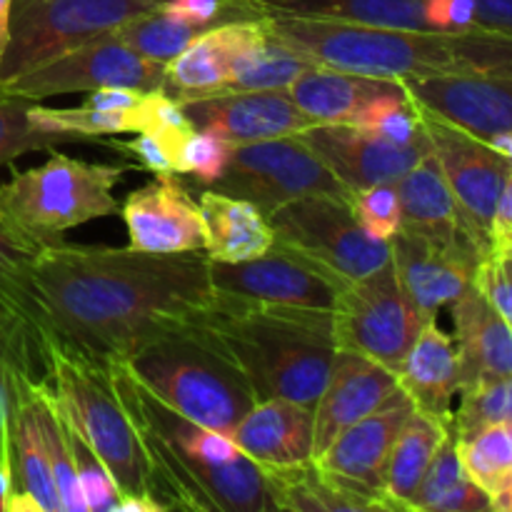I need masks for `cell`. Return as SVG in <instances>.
<instances>
[{
    "label": "cell",
    "instance_id": "816d5d0a",
    "mask_svg": "<svg viewBox=\"0 0 512 512\" xmlns=\"http://www.w3.org/2000/svg\"><path fill=\"white\" fill-rule=\"evenodd\" d=\"M490 503H493V510L512 512V473L503 480V483H500V488L495 490Z\"/></svg>",
    "mask_w": 512,
    "mask_h": 512
},
{
    "label": "cell",
    "instance_id": "83f0119b",
    "mask_svg": "<svg viewBox=\"0 0 512 512\" xmlns=\"http://www.w3.org/2000/svg\"><path fill=\"white\" fill-rule=\"evenodd\" d=\"M403 210L400 228L433 235L440 240H470L460 220L458 203L453 198L443 168L435 153H425L403 178L395 183Z\"/></svg>",
    "mask_w": 512,
    "mask_h": 512
},
{
    "label": "cell",
    "instance_id": "52a82bcc",
    "mask_svg": "<svg viewBox=\"0 0 512 512\" xmlns=\"http://www.w3.org/2000/svg\"><path fill=\"white\" fill-rule=\"evenodd\" d=\"M133 163H88L53 153L43 165L0 183V225L30 255L58 245L88 220L120 213L115 185Z\"/></svg>",
    "mask_w": 512,
    "mask_h": 512
},
{
    "label": "cell",
    "instance_id": "8d00e7d4",
    "mask_svg": "<svg viewBox=\"0 0 512 512\" xmlns=\"http://www.w3.org/2000/svg\"><path fill=\"white\" fill-rule=\"evenodd\" d=\"M458 453L468 478L493 498L512 473V425H485L463 435L458 438Z\"/></svg>",
    "mask_w": 512,
    "mask_h": 512
},
{
    "label": "cell",
    "instance_id": "cb8c5ba5",
    "mask_svg": "<svg viewBox=\"0 0 512 512\" xmlns=\"http://www.w3.org/2000/svg\"><path fill=\"white\" fill-rule=\"evenodd\" d=\"M265 15L255 20L205 28L165 63V90L175 98L215 93L228 85L230 68L243 55V50L263 33Z\"/></svg>",
    "mask_w": 512,
    "mask_h": 512
},
{
    "label": "cell",
    "instance_id": "bcb514c9",
    "mask_svg": "<svg viewBox=\"0 0 512 512\" xmlns=\"http://www.w3.org/2000/svg\"><path fill=\"white\" fill-rule=\"evenodd\" d=\"M105 145L118 150L123 158H133L135 168H145L150 173H178L180 175V158L158 133L143 130L130 140H105Z\"/></svg>",
    "mask_w": 512,
    "mask_h": 512
},
{
    "label": "cell",
    "instance_id": "7bdbcfd3",
    "mask_svg": "<svg viewBox=\"0 0 512 512\" xmlns=\"http://www.w3.org/2000/svg\"><path fill=\"white\" fill-rule=\"evenodd\" d=\"M70 425V450H73L75 460V473H78L80 490H83L85 505L88 512H113L115 505L120 500V490L115 485V480L110 478V473L105 470V465L100 463L98 455L88 448L83 438L78 435V430Z\"/></svg>",
    "mask_w": 512,
    "mask_h": 512
},
{
    "label": "cell",
    "instance_id": "2e32d148",
    "mask_svg": "<svg viewBox=\"0 0 512 512\" xmlns=\"http://www.w3.org/2000/svg\"><path fill=\"white\" fill-rule=\"evenodd\" d=\"M390 243V265L405 293L430 318L475 283L488 255L473 240H440L400 228Z\"/></svg>",
    "mask_w": 512,
    "mask_h": 512
},
{
    "label": "cell",
    "instance_id": "f1b7e54d",
    "mask_svg": "<svg viewBox=\"0 0 512 512\" xmlns=\"http://www.w3.org/2000/svg\"><path fill=\"white\" fill-rule=\"evenodd\" d=\"M395 83L398 80L313 65L285 93L313 123H348L373 95L393 88Z\"/></svg>",
    "mask_w": 512,
    "mask_h": 512
},
{
    "label": "cell",
    "instance_id": "ab89813d",
    "mask_svg": "<svg viewBox=\"0 0 512 512\" xmlns=\"http://www.w3.org/2000/svg\"><path fill=\"white\" fill-rule=\"evenodd\" d=\"M198 33L200 28L168 15L160 8V3L158 8L128 20V23H123L115 30V35H118L125 45H130L135 53L163 65L168 63V60H173Z\"/></svg>",
    "mask_w": 512,
    "mask_h": 512
},
{
    "label": "cell",
    "instance_id": "f5cc1de1",
    "mask_svg": "<svg viewBox=\"0 0 512 512\" xmlns=\"http://www.w3.org/2000/svg\"><path fill=\"white\" fill-rule=\"evenodd\" d=\"M10 5L13 0H0V58H3L5 43H8V23H10Z\"/></svg>",
    "mask_w": 512,
    "mask_h": 512
},
{
    "label": "cell",
    "instance_id": "9c48e42d",
    "mask_svg": "<svg viewBox=\"0 0 512 512\" xmlns=\"http://www.w3.org/2000/svg\"><path fill=\"white\" fill-rule=\"evenodd\" d=\"M268 223L275 233V245L345 283L365 278L390 260L388 240L365 233L348 198L305 195L273 210Z\"/></svg>",
    "mask_w": 512,
    "mask_h": 512
},
{
    "label": "cell",
    "instance_id": "ba28073f",
    "mask_svg": "<svg viewBox=\"0 0 512 512\" xmlns=\"http://www.w3.org/2000/svg\"><path fill=\"white\" fill-rule=\"evenodd\" d=\"M160 0H13L0 80L20 78L58 55L113 33Z\"/></svg>",
    "mask_w": 512,
    "mask_h": 512
},
{
    "label": "cell",
    "instance_id": "1f68e13d",
    "mask_svg": "<svg viewBox=\"0 0 512 512\" xmlns=\"http://www.w3.org/2000/svg\"><path fill=\"white\" fill-rule=\"evenodd\" d=\"M265 15L343 20V23L385 25V28L433 30L425 0H248Z\"/></svg>",
    "mask_w": 512,
    "mask_h": 512
},
{
    "label": "cell",
    "instance_id": "ee69618b",
    "mask_svg": "<svg viewBox=\"0 0 512 512\" xmlns=\"http://www.w3.org/2000/svg\"><path fill=\"white\" fill-rule=\"evenodd\" d=\"M38 350L40 345L30 325L20 315L0 308V463H8L5 450V398H8V370L18 355Z\"/></svg>",
    "mask_w": 512,
    "mask_h": 512
},
{
    "label": "cell",
    "instance_id": "44dd1931",
    "mask_svg": "<svg viewBox=\"0 0 512 512\" xmlns=\"http://www.w3.org/2000/svg\"><path fill=\"white\" fill-rule=\"evenodd\" d=\"M178 100L195 130L230 145L298 135L315 125L285 90H215Z\"/></svg>",
    "mask_w": 512,
    "mask_h": 512
},
{
    "label": "cell",
    "instance_id": "f35d334b",
    "mask_svg": "<svg viewBox=\"0 0 512 512\" xmlns=\"http://www.w3.org/2000/svg\"><path fill=\"white\" fill-rule=\"evenodd\" d=\"M30 260H33V255L20 248L10 238L8 230L0 225V308L20 315L30 325V330L35 333L40 345V340L48 335V330H45L43 315H40L38 308V298H35Z\"/></svg>",
    "mask_w": 512,
    "mask_h": 512
},
{
    "label": "cell",
    "instance_id": "603a6c76",
    "mask_svg": "<svg viewBox=\"0 0 512 512\" xmlns=\"http://www.w3.org/2000/svg\"><path fill=\"white\" fill-rule=\"evenodd\" d=\"M450 310L460 358V390L512 375V328L483 290L473 283L450 303Z\"/></svg>",
    "mask_w": 512,
    "mask_h": 512
},
{
    "label": "cell",
    "instance_id": "d6986e66",
    "mask_svg": "<svg viewBox=\"0 0 512 512\" xmlns=\"http://www.w3.org/2000/svg\"><path fill=\"white\" fill-rule=\"evenodd\" d=\"M410 413L413 403L405 395L388 408L350 425L313 460L345 493L368 500L375 510H385L383 490L390 453Z\"/></svg>",
    "mask_w": 512,
    "mask_h": 512
},
{
    "label": "cell",
    "instance_id": "60d3db41",
    "mask_svg": "<svg viewBox=\"0 0 512 512\" xmlns=\"http://www.w3.org/2000/svg\"><path fill=\"white\" fill-rule=\"evenodd\" d=\"M485 425H512V375L460 390V408L453 413L458 438Z\"/></svg>",
    "mask_w": 512,
    "mask_h": 512
},
{
    "label": "cell",
    "instance_id": "484cf974",
    "mask_svg": "<svg viewBox=\"0 0 512 512\" xmlns=\"http://www.w3.org/2000/svg\"><path fill=\"white\" fill-rule=\"evenodd\" d=\"M313 408L288 398H263L235 425V443L258 465L313 460Z\"/></svg>",
    "mask_w": 512,
    "mask_h": 512
},
{
    "label": "cell",
    "instance_id": "c3c4849f",
    "mask_svg": "<svg viewBox=\"0 0 512 512\" xmlns=\"http://www.w3.org/2000/svg\"><path fill=\"white\" fill-rule=\"evenodd\" d=\"M425 15L433 30L458 33L475 28V0H425Z\"/></svg>",
    "mask_w": 512,
    "mask_h": 512
},
{
    "label": "cell",
    "instance_id": "d6a6232c",
    "mask_svg": "<svg viewBox=\"0 0 512 512\" xmlns=\"http://www.w3.org/2000/svg\"><path fill=\"white\" fill-rule=\"evenodd\" d=\"M313 65L318 63L280 38L265 20L263 33L233 63L223 90H288Z\"/></svg>",
    "mask_w": 512,
    "mask_h": 512
},
{
    "label": "cell",
    "instance_id": "4316f807",
    "mask_svg": "<svg viewBox=\"0 0 512 512\" xmlns=\"http://www.w3.org/2000/svg\"><path fill=\"white\" fill-rule=\"evenodd\" d=\"M198 205L208 230L205 255L215 263H240V260L258 258L275 245L268 215L250 200L205 188L200 190Z\"/></svg>",
    "mask_w": 512,
    "mask_h": 512
},
{
    "label": "cell",
    "instance_id": "5bb4252c",
    "mask_svg": "<svg viewBox=\"0 0 512 512\" xmlns=\"http://www.w3.org/2000/svg\"><path fill=\"white\" fill-rule=\"evenodd\" d=\"M38 365L43 368L38 350H28L18 355L8 370L5 450H8L10 493L5 512H63L38 415H35L33 388Z\"/></svg>",
    "mask_w": 512,
    "mask_h": 512
},
{
    "label": "cell",
    "instance_id": "836d02e7",
    "mask_svg": "<svg viewBox=\"0 0 512 512\" xmlns=\"http://www.w3.org/2000/svg\"><path fill=\"white\" fill-rule=\"evenodd\" d=\"M410 510L420 512H483L493 510L490 495L468 478L458 453V435L450 428L440 443Z\"/></svg>",
    "mask_w": 512,
    "mask_h": 512
},
{
    "label": "cell",
    "instance_id": "681fc988",
    "mask_svg": "<svg viewBox=\"0 0 512 512\" xmlns=\"http://www.w3.org/2000/svg\"><path fill=\"white\" fill-rule=\"evenodd\" d=\"M512 250V175L500 193L498 208H495L493 230H490V253H510Z\"/></svg>",
    "mask_w": 512,
    "mask_h": 512
},
{
    "label": "cell",
    "instance_id": "74e56055",
    "mask_svg": "<svg viewBox=\"0 0 512 512\" xmlns=\"http://www.w3.org/2000/svg\"><path fill=\"white\" fill-rule=\"evenodd\" d=\"M348 125H355L360 130L388 138L393 143H415V140L425 138L423 123H420L418 103L410 98L403 83H395L393 88L383 90V93L373 95Z\"/></svg>",
    "mask_w": 512,
    "mask_h": 512
},
{
    "label": "cell",
    "instance_id": "5b68a950",
    "mask_svg": "<svg viewBox=\"0 0 512 512\" xmlns=\"http://www.w3.org/2000/svg\"><path fill=\"white\" fill-rule=\"evenodd\" d=\"M40 363L65 415L115 480L120 498L145 500L155 512H168L158 500L143 443L115 388L110 363L90 358L50 333L40 340Z\"/></svg>",
    "mask_w": 512,
    "mask_h": 512
},
{
    "label": "cell",
    "instance_id": "e575fe53",
    "mask_svg": "<svg viewBox=\"0 0 512 512\" xmlns=\"http://www.w3.org/2000/svg\"><path fill=\"white\" fill-rule=\"evenodd\" d=\"M35 415H38L40 433H43L45 453H48L50 470H53L55 488H58L60 508L63 512H88L83 490H80L78 473H75L73 450H70V425L63 405L55 398L48 378H35L33 388Z\"/></svg>",
    "mask_w": 512,
    "mask_h": 512
},
{
    "label": "cell",
    "instance_id": "9f6ffc18",
    "mask_svg": "<svg viewBox=\"0 0 512 512\" xmlns=\"http://www.w3.org/2000/svg\"><path fill=\"white\" fill-rule=\"evenodd\" d=\"M490 255H493V253H490ZM493 258H498L500 263H503V268L508 270V273L512 275V250H510V253H498V255H493Z\"/></svg>",
    "mask_w": 512,
    "mask_h": 512
},
{
    "label": "cell",
    "instance_id": "e0dca14e",
    "mask_svg": "<svg viewBox=\"0 0 512 512\" xmlns=\"http://www.w3.org/2000/svg\"><path fill=\"white\" fill-rule=\"evenodd\" d=\"M298 135L348 188V193L398 183L425 153L433 150L428 135L403 145L348 123H315Z\"/></svg>",
    "mask_w": 512,
    "mask_h": 512
},
{
    "label": "cell",
    "instance_id": "ac0fdd59",
    "mask_svg": "<svg viewBox=\"0 0 512 512\" xmlns=\"http://www.w3.org/2000/svg\"><path fill=\"white\" fill-rule=\"evenodd\" d=\"M130 248L155 255L205 253L208 230L198 200L178 173H160L120 205Z\"/></svg>",
    "mask_w": 512,
    "mask_h": 512
},
{
    "label": "cell",
    "instance_id": "f6af8a7d",
    "mask_svg": "<svg viewBox=\"0 0 512 512\" xmlns=\"http://www.w3.org/2000/svg\"><path fill=\"white\" fill-rule=\"evenodd\" d=\"M233 145L205 130H195L180 153V175H193L203 185H213L225 173Z\"/></svg>",
    "mask_w": 512,
    "mask_h": 512
},
{
    "label": "cell",
    "instance_id": "4dcf8cb0",
    "mask_svg": "<svg viewBox=\"0 0 512 512\" xmlns=\"http://www.w3.org/2000/svg\"><path fill=\"white\" fill-rule=\"evenodd\" d=\"M270 510L288 512H360L375 510L368 500L355 498L335 485L315 460L293 465H260Z\"/></svg>",
    "mask_w": 512,
    "mask_h": 512
},
{
    "label": "cell",
    "instance_id": "7a4b0ae2",
    "mask_svg": "<svg viewBox=\"0 0 512 512\" xmlns=\"http://www.w3.org/2000/svg\"><path fill=\"white\" fill-rule=\"evenodd\" d=\"M110 370L140 435L165 510H270L260 465L240 450L233 435L180 415L123 363H110Z\"/></svg>",
    "mask_w": 512,
    "mask_h": 512
},
{
    "label": "cell",
    "instance_id": "ffe728a7",
    "mask_svg": "<svg viewBox=\"0 0 512 512\" xmlns=\"http://www.w3.org/2000/svg\"><path fill=\"white\" fill-rule=\"evenodd\" d=\"M410 98L483 140L512 133V75L440 73L400 80Z\"/></svg>",
    "mask_w": 512,
    "mask_h": 512
},
{
    "label": "cell",
    "instance_id": "8fae6325",
    "mask_svg": "<svg viewBox=\"0 0 512 512\" xmlns=\"http://www.w3.org/2000/svg\"><path fill=\"white\" fill-rule=\"evenodd\" d=\"M208 188L250 200L265 215L305 195H338L350 200L348 188L325 168L300 135L233 145L228 168Z\"/></svg>",
    "mask_w": 512,
    "mask_h": 512
},
{
    "label": "cell",
    "instance_id": "6da1fadb",
    "mask_svg": "<svg viewBox=\"0 0 512 512\" xmlns=\"http://www.w3.org/2000/svg\"><path fill=\"white\" fill-rule=\"evenodd\" d=\"M30 275L45 330L103 363L128 358L165 323L215 300L205 253L155 255L63 240L33 255Z\"/></svg>",
    "mask_w": 512,
    "mask_h": 512
},
{
    "label": "cell",
    "instance_id": "d590c367",
    "mask_svg": "<svg viewBox=\"0 0 512 512\" xmlns=\"http://www.w3.org/2000/svg\"><path fill=\"white\" fill-rule=\"evenodd\" d=\"M40 100L13 93L0 80V165L13 163L15 158L33 150H55L58 145L85 143L80 135L48 130L35 118Z\"/></svg>",
    "mask_w": 512,
    "mask_h": 512
},
{
    "label": "cell",
    "instance_id": "f907efd6",
    "mask_svg": "<svg viewBox=\"0 0 512 512\" xmlns=\"http://www.w3.org/2000/svg\"><path fill=\"white\" fill-rule=\"evenodd\" d=\"M475 23L512 33V0H475Z\"/></svg>",
    "mask_w": 512,
    "mask_h": 512
},
{
    "label": "cell",
    "instance_id": "8992f818",
    "mask_svg": "<svg viewBox=\"0 0 512 512\" xmlns=\"http://www.w3.org/2000/svg\"><path fill=\"white\" fill-rule=\"evenodd\" d=\"M265 20L280 38L328 68L398 83L420 75L465 73L460 30L385 28L298 15H265Z\"/></svg>",
    "mask_w": 512,
    "mask_h": 512
},
{
    "label": "cell",
    "instance_id": "7c38bea8",
    "mask_svg": "<svg viewBox=\"0 0 512 512\" xmlns=\"http://www.w3.org/2000/svg\"><path fill=\"white\" fill-rule=\"evenodd\" d=\"M420 123L458 203L465 233L490 255V230L500 193L512 175L510 160L495 145L418 105Z\"/></svg>",
    "mask_w": 512,
    "mask_h": 512
},
{
    "label": "cell",
    "instance_id": "11a10c76",
    "mask_svg": "<svg viewBox=\"0 0 512 512\" xmlns=\"http://www.w3.org/2000/svg\"><path fill=\"white\" fill-rule=\"evenodd\" d=\"M490 145H495V148H498L500 153H503L505 158L510 160V165H512V133L498 135V138H493V140H490Z\"/></svg>",
    "mask_w": 512,
    "mask_h": 512
},
{
    "label": "cell",
    "instance_id": "d4e9b609",
    "mask_svg": "<svg viewBox=\"0 0 512 512\" xmlns=\"http://www.w3.org/2000/svg\"><path fill=\"white\" fill-rule=\"evenodd\" d=\"M395 375L415 410L453 425V398L460 393V358L455 340L440 328L438 318L425 323Z\"/></svg>",
    "mask_w": 512,
    "mask_h": 512
},
{
    "label": "cell",
    "instance_id": "277c9868",
    "mask_svg": "<svg viewBox=\"0 0 512 512\" xmlns=\"http://www.w3.org/2000/svg\"><path fill=\"white\" fill-rule=\"evenodd\" d=\"M115 363H123L165 405L220 433H233L258 403L238 360L195 315L170 320Z\"/></svg>",
    "mask_w": 512,
    "mask_h": 512
},
{
    "label": "cell",
    "instance_id": "b9f144b4",
    "mask_svg": "<svg viewBox=\"0 0 512 512\" xmlns=\"http://www.w3.org/2000/svg\"><path fill=\"white\" fill-rule=\"evenodd\" d=\"M350 208H353L355 220L373 238L390 240L403 225V210H400L395 183L355 190V193H350Z\"/></svg>",
    "mask_w": 512,
    "mask_h": 512
},
{
    "label": "cell",
    "instance_id": "7402d4cb",
    "mask_svg": "<svg viewBox=\"0 0 512 512\" xmlns=\"http://www.w3.org/2000/svg\"><path fill=\"white\" fill-rule=\"evenodd\" d=\"M400 398H405V393L393 370L353 350H338L323 393L313 408V458H318L350 425Z\"/></svg>",
    "mask_w": 512,
    "mask_h": 512
},
{
    "label": "cell",
    "instance_id": "9a60e30c",
    "mask_svg": "<svg viewBox=\"0 0 512 512\" xmlns=\"http://www.w3.org/2000/svg\"><path fill=\"white\" fill-rule=\"evenodd\" d=\"M210 280L218 295L328 313H333L335 300L345 285V280L325 273L323 268L280 245L240 263L210 260Z\"/></svg>",
    "mask_w": 512,
    "mask_h": 512
},
{
    "label": "cell",
    "instance_id": "f546056e",
    "mask_svg": "<svg viewBox=\"0 0 512 512\" xmlns=\"http://www.w3.org/2000/svg\"><path fill=\"white\" fill-rule=\"evenodd\" d=\"M453 425H445L430 415L413 408L400 428L398 440L390 453L388 473H385L383 505L385 510H410L415 493L438 453L440 443Z\"/></svg>",
    "mask_w": 512,
    "mask_h": 512
},
{
    "label": "cell",
    "instance_id": "db71d44e",
    "mask_svg": "<svg viewBox=\"0 0 512 512\" xmlns=\"http://www.w3.org/2000/svg\"><path fill=\"white\" fill-rule=\"evenodd\" d=\"M8 493H10V468L8 463H0V512H5Z\"/></svg>",
    "mask_w": 512,
    "mask_h": 512
},
{
    "label": "cell",
    "instance_id": "30bf717a",
    "mask_svg": "<svg viewBox=\"0 0 512 512\" xmlns=\"http://www.w3.org/2000/svg\"><path fill=\"white\" fill-rule=\"evenodd\" d=\"M430 315L415 305L393 265L350 280L333 305V335L338 350H353L395 373L418 340Z\"/></svg>",
    "mask_w": 512,
    "mask_h": 512
},
{
    "label": "cell",
    "instance_id": "4fadbf2b",
    "mask_svg": "<svg viewBox=\"0 0 512 512\" xmlns=\"http://www.w3.org/2000/svg\"><path fill=\"white\" fill-rule=\"evenodd\" d=\"M5 85L13 93L33 100L68 93H93L100 88L160 90L165 88V65L135 53L113 30Z\"/></svg>",
    "mask_w": 512,
    "mask_h": 512
},
{
    "label": "cell",
    "instance_id": "7dc6e473",
    "mask_svg": "<svg viewBox=\"0 0 512 512\" xmlns=\"http://www.w3.org/2000/svg\"><path fill=\"white\" fill-rule=\"evenodd\" d=\"M475 285L483 290L490 305L508 320V325L512 328V275L503 268V263L498 258H493V255H488L480 263L478 275H475Z\"/></svg>",
    "mask_w": 512,
    "mask_h": 512
},
{
    "label": "cell",
    "instance_id": "3957f363",
    "mask_svg": "<svg viewBox=\"0 0 512 512\" xmlns=\"http://www.w3.org/2000/svg\"><path fill=\"white\" fill-rule=\"evenodd\" d=\"M195 318L238 360L258 400L288 398L315 408L338 353L333 313L215 293Z\"/></svg>",
    "mask_w": 512,
    "mask_h": 512
}]
</instances>
